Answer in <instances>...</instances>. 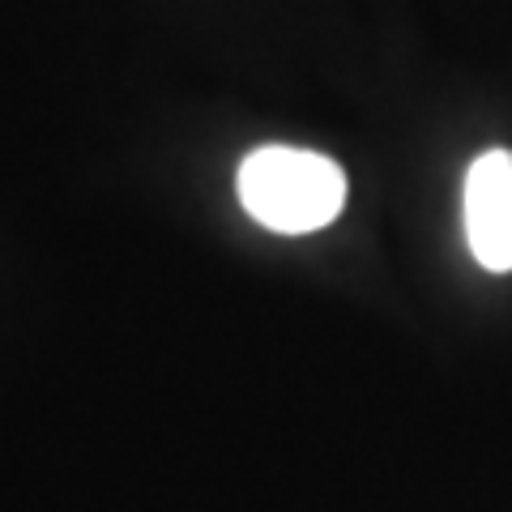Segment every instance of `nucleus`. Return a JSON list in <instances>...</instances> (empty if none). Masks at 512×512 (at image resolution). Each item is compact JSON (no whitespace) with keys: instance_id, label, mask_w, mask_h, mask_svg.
<instances>
[{"instance_id":"1","label":"nucleus","mask_w":512,"mask_h":512,"mask_svg":"<svg viewBox=\"0 0 512 512\" xmlns=\"http://www.w3.org/2000/svg\"><path fill=\"white\" fill-rule=\"evenodd\" d=\"M239 201L248 218L278 235H312L346 205V175L325 154L261 146L239 167Z\"/></svg>"},{"instance_id":"2","label":"nucleus","mask_w":512,"mask_h":512,"mask_svg":"<svg viewBox=\"0 0 512 512\" xmlns=\"http://www.w3.org/2000/svg\"><path fill=\"white\" fill-rule=\"evenodd\" d=\"M466 239L491 274L512 269V150L478 154L466 171Z\"/></svg>"}]
</instances>
